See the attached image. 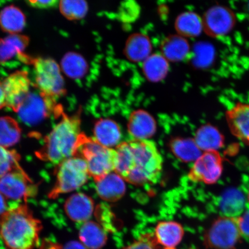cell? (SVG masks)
Returning <instances> with one entry per match:
<instances>
[{
	"mask_svg": "<svg viewBox=\"0 0 249 249\" xmlns=\"http://www.w3.org/2000/svg\"><path fill=\"white\" fill-rule=\"evenodd\" d=\"M116 173L135 185L155 183L163 169V158L154 142L133 139L116 147Z\"/></svg>",
	"mask_w": 249,
	"mask_h": 249,
	"instance_id": "1",
	"label": "cell"
},
{
	"mask_svg": "<svg viewBox=\"0 0 249 249\" xmlns=\"http://www.w3.org/2000/svg\"><path fill=\"white\" fill-rule=\"evenodd\" d=\"M42 225L26 205L8 208L0 217V236L7 249H34Z\"/></svg>",
	"mask_w": 249,
	"mask_h": 249,
	"instance_id": "2",
	"label": "cell"
},
{
	"mask_svg": "<svg viewBox=\"0 0 249 249\" xmlns=\"http://www.w3.org/2000/svg\"><path fill=\"white\" fill-rule=\"evenodd\" d=\"M79 115L68 116L62 113L61 120L45 137L42 147L36 152L40 160L59 165L73 157L81 134Z\"/></svg>",
	"mask_w": 249,
	"mask_h": 249,
	"instance_id": "3",
	"label": "cell"
},
{
	"mask_svg": "<svg viewBox=\"0 0 249 249\" xmlns=\"http://www.w3.org/2000/svg\"><path fill=\"white\" fill-rule=\"evenodd\" d=\"M73 157L86 161L89 176L96 183L116 170L118 160L116 149L106 147L83 133L78 139Z\"/></svg>",
	"mask_w": 249,
	"mask_h": 249,
	"instance_id": "4",
	"label": "cell"
},
{
	"mask_svg": "<svg viewBox=\"0 0 249 249\" xmlns=\"http://www.w3.org/2000/svg\"><path fill=\"white\" fill-rule=\"evenodd\" d=\"M89 177L88 167L83 159H68L59 164L56 182L49 193V198L55 199L61 195L75 191L85 184Z\"/></svg>",
	"mask_w": 249,
	"mask_h": 249,
	"instance_id": "5",
	"label": "cell"
},
{
	"mask_svg": "<svg viewBox=\"0 0 249 249\" xmlns=\"http://www.w3.org/2000/svg\"><path fill=\"white\" fill-rule=\"evenodd\" d=\"M37 88L47 98L53 99L65 93L64 80L58 64L49 58L33 61Z\"/></svg>",
	"mask_w": 249,
	"mask_h": 249,
	"instance_id": "6",
	"label": "cell"
},
{
	"mask_svg": "<svg viewBox=\"0 0 249 249\" xmlns=\"http://www.w3.org/2000/svg\"><path fill=\"white\" fill-rule=\"evenodd\" d=\"M241 236L237 217H219L205 233L204 244L209 249H236Z\"/></svg>",
	"mask_w": 249,
	"mask_h": 249,
	"instance_id": "7",
	"label": "cell"
},
{
	"mask_svg": "<svg viewBox=\"0 0 249 249\" xmlns=\"http://www.w3.org/2000/svg\"><path fill=\"white\" fill-rule=\"evenodd\" d=\"M223 172V159L217 151L204 152L195 161L188 174L193 182L213 185Z\"/></svg>",
	"mask_w": 249,
	"mask_h": 249,
	"instance_id": "8",
	"label": "cell"
},
{
	"mask_svg": "<svg viewBox=\"0 0 249 249\" xmlns=\"http://www.w3.org/2000/svg\"><path fill=\"white\" fill-rule=\"evenodd\" d=\"M37 186L23 169L12 171L0 178V193L5 198L26 200L37 194Z\"/></svg>",
	"mask_w": 249,
	"mask_h": 249,
	"instance_id": "9",
	"label": "cell"
},
{
	"mask_svg": "<svg viewBox=\"0 0 249 249\" xmlns=\"http://www.w3.org/2000/svg\"><path fill=\"white\" fill-rule=\"evenodd\" d=\"M203 30L211 37L227 35L234 27L236 17L231 9L222 5H216L205 12L202 18Z\"/></svg>",
	"mask_w": 249,
	"mask_h": 249,
	"instance_id": "10",
	"label": "cell"
},
{
	"mask_svg": "<svg viewBox=\"0 0 249 249\" xmlns=\"http://www.w3.org/2000/svg\"><path fill=\"white\" fill-rule=\"evenodd\" d=\"M2 86L6 107L17 113L31 92V82L28 73L25 71H16L3 81Z\"/></svg>",
	"mask_w": 249,
	"mask_h": 249,
	"instance_id": "11",
	"label": "cell"
},
{
	"mask_svg": "<svg viewBox=\"0 0 249 249\" xmlns=\"http://www.w3.org/2000/svg\"><path fill=\"white\" fill-rule=\"evenodd\" d=\"M52 99L40 93L37 95L30 92L17 113L25 124L29 125L38 124L49 116Z\"/></svg>",
	"mask_w": 249,
	"mask_h": 249,
	"instance_id": "12",
	"label": "cell"
},
{
	"mask_svg": "<svg viewBox=\"0 0 249 249\" xmlns=\"http://www.w3.org/2000/svg\"><path fill=\"white\" fill-rule=\"evenodd\" d=\"M226 117L232 135L249 145V104L238 103L226 111Z\"/></svg>",
	"mask_w": 249,
	"mask_h": 249,
	"instance_id": "13",
	"label": "cell"
},
{
	"mask_svg": "<svg viewBox=\"0 0 249 249\" xmlns=\"http://www.w3.org/2000/svg\"><path fill=\"white\" fill-rule=\"evenodd\" d=\"M67 216L74 222L85 223L89 222L94 211L92 199L82 193L70 196L64 205Z\"/></svg>",
	"mask_w": 249,
	"mask_h": 249,
	"instance_id": "14",
	"label": "cell"
},
{
	"mask_svg": "<svg viewBox=\"0 0 249 249\" xmlns=\"http://www.w3.org/2000/svg\"><path fill=\"white\" fill-rule=\"evenodd\" d=\"M127 129L133 139L148 140L157 131V123L147 111H134L129 116Z\"/></svg>",
	"mask_w": 249,
	"mask_h": 249,
	"instance_id": "15",
	"label": "cell"
},
{
	"mask_svg": "<svg viewBox=\"0 0 249 249\" xmlns=\"http://www.w3.org/2000/svg\"><path fill=\"white\" fill-rule=\"evenodd\" d=\"M96 183V192L99 197L105 201L116 202L125 194L124 179L116 173L108 174Z\"/></svg>",
	"mask_w": 249,
	"mask_h": 249,
	"instance_id": "16",
	"label": "cell"
},
{
	"mask_svg": "<svg viewBox=\"0 0 249 249\" xmlns=\"http://www.w3.org/2000/svg\"><path fill=\"white\" fill-rule=\"evenodd\" d=\"M184 235V230L179 223L163 221L158 223L155 230V239L158 244L165 248H175Z\"/></svg>",
	"mask_w": 249,
	"mask_h": 249,
	"instance_id": "17",
	"label": "cell"
},
{
	"mask_svg": "<svg viewBox=\"0 0 249 249\" xmlns=\"http://www.w3.org/2000/svg\"><path fill=\"white\" fill-rule=\"evenodd\" d=\"M94 139L106 147L111 148L120 144L121 131L120 127L114 121L101 119L93 127Z\"/></svg>",
	"mask_w": 249,
	"mask_h": 249,
	"instance_id": "18",
	"label": "cell"
},
{
	"mask_svg": "<svg viewBox=\"0 0 249 249\" xmlns=\"http://www.w3.org/2000/svg\"><path fill=\"white\" fill-rule=\"evenodd\" d=\"M79 238L87 249H101L107 244V231L98 223L89 221L84 223L79 231Z\"/></svg>",
	"mask_w": 249,
	"mask_h": 249,
	"instance_id": "19",
	"label": "cell"
},
{
	"mask_svg": "<svg viewBox=\"0 0 249 249\" xmlns=\"http://www.w3.org/2000/svg\"><path fill=\"white\" fill-rule=\"evenodd\" d=\"M152 45L150 40L142 34H135L127 39L124 48V53L129 60L144 62L151 55Z\"/></svg>",
	"mask_w": 249,
	"mask_h": 249,
	"instance_id": "20",
	"label": "cell"
},
{
	"mask_svg": "<svg viewBox=\"0 0 249 249\" xmlns=\"http://www.w3.org/2000/svg\"><path fill=\"white\" fill-rule=\"evenodd\" d=\"M201 151H217L224 145L225 138L216 127L207 124L197 130L194 139Z\"/></svg>",
	"mask_w": 249,
	"mask_h": 249,
	"instance_id": "21",
	"label": "cell"
},
{
	"mask_svg": "<svg viewBox=\"0 0 249 249\" xmlns=\"http://www.w3.org/2000/svg\"><path fill=\"white\" fill-rule=\"evenodd\" d=\"M161 52L168 61L178 62L184 60L189 54L190 46L187 40L182 36L167 37L161 46Z\"/></svg>",
	"mask_w": 249,
	"mask_h": 249,
	"instance_id": "22",
	"label": "cell"
},
{
	"mask_svg": "<svg viewBox=\"0 0 249 249\" xmlns=\"http://www.w3.org/2000/svg\"><path fill=\"white\" fill-rule=\"evenodd\" d=\"M169 144L173 154L183 162L196 161L202 155L194 139L176 138L171 140Z\"/></svg>",
	"mask_w": 249,
	"mask_h": 249,
	"instance_id": "23",
	"label": "cell"
},
{
	"mask_svg": "<svg viewBox=\"0 0 249 249\" xmlns=\"http://www.w3.org/2000/svg\"><path fill=\"white\" fill-rule=\"evenodd\" d=\"M26 25V17L22 11L14 5L8 6L0 12V27L6 33L18 34Z\"/></svg>",
	"mask_w": 249,
	"mask_h": 249,
	"instance_id": "24",
	"label": "cell"
},
{
	"mask_svg": "<svg viewBox=\"0 0 249 249\" xmlns=\"http://www.w3.org/2000/svg\"><path fill=\"white\" fill-rule=\"evenodd\" d=\"M176 29L179 35L184 38H194L200 35L203 30L202 18L195 12H184L177 18Z\"/></svg>",
	"mask_w": 249,
	"mask_h": 249,
	"instance_id": "25",
	"label": "cell"
},
{
	"mask_svg": "<svg viewBox=\"0 0 249 249\" xmlns=\"http://www.w3.org/2000/svg\"><path fill=\"white\" fill-rule=\"evenodd\" d=\"M169 69V62L161 54H151L143 62V72L151 82H160L164 79Z\"/></svg>",
	"mask_w": 249,
	"mask_h": 249,
	"instance_id": "26",
	"label": "cell"
},
{
	"mask_svg": "<svg viewBox=\"0 0 249 249\" xmlns=\"http://www.w3.org/2000/svg\"><path fill=\"white\" fill-rule=\"evenodd\" d=\"M29 42L27 36L12 34L0 39V64L10 60L16 55H20Z\"/></svg>",
	"mask_w": 249,
	"mask_h": 249,
	"instance_id": "27",
	"label": "cell"
},
{
	"mask_svg": "<svg viewBox=\"0 0 249 249\" xmlns=\"http://www.w3.org/2000/svg\"><path fill=\"white\" fill-rule=\"evenodd\" d=\"M21 133L19 124L13 118L0 117V146L7 148L17 144Z\"/></svg>",
	"mask_w": 249,
	"mask_h": 249,
	"instance_id": "28",
	"label": "cell"
},
{
	"mask_svg": "<svg viewBox=\"0 0 249 249\" xmlns=\"http://www.w3.org/2000/svg\"><path fill=\"white\" fill-rule=\"evenodd\" d=\"M245 198L237 189H230L223 195L220 207L225 216L238 217L244 211Z\"/></svg>",
	"mask_w": 249,
	"mask_h": 249,
	"instance_id": "29",
	"label": "cell"
},
{
	"mask_svg": "<svg viewBox=\"0 0 249 249\" xmlns=\"http://www.w3.org/2000/svg\"><path fill=\"white\" fill-rule=\"evenodd\" d=\"M64 73L71 79H80L86 73L87 64L81 56L74 53H69L65 55L61 62Z\"/></svg>",
	"mask_w": 249,
	"mask_h": 249,
	"instance_id": "30",
	"label": "cell"
},
{
	"mask_svg": "<svg viewBox=\"0 0 249 249\" xmlns=\"http://www.w3.org/2000/svg\"><path fill=\"white\" fill-rule=\"evenodd\" d=\"M61 14L70 20H79L85 17L88 5L82 0H63L59 2Z\"/></svg>",
	"mask_w": 249,
	"mask_h": 249,
	"instance_id": "31",
	"label": "cell"
},
{
	"mask_svg": "<svg viewBox=\"0 0 249 249\" xmlns=\"http://www.w3.org/2000/svg\"><path fill=\"white\" fill-rule=\"evenodd\" d=\"M20 160V155L17 151L0 146V178L12 171L23 169Z\"/></svg>",
	"mask_w": 249,
	"mask_h": 249,
	"instance_id": "32",
	"label": "cell"
},
{
	"mask_svg": "<svg viewBox=\"0 0 249 249\" xmlns=\"http://www.w3.org/2000/svg\"><path fill=\"white\" fill-rule=\"evenodd\" d=\"M158 245L154 236L147 234L142 236L139 240L124 249H158Z\"/></svg>",
	"mask_w": 249,
	"mask_h": 249,
	"instance_id": "33",
	"label": "cell"
},
{
	"mask_svg": "<svg viewBox=\"0 0 249 249\" xmlns=\"http://www.w3.org/2000/svg\"><path fill=\"white\" fill-rule=\"evenodd\" d=\"M237 219L242 235L249 238V210L237 217Z\"/></svg>",
	"mask_w": 249,
	"mask_h": 249,
	"instance_id": "34",
	"label": "cell"
},
{
	"mask_svg": "<svg viewBox=\"0 0 249 249\" xmlns=\"http://www.w3.org/2000/svg\"><path fill=\"white\" fill-rule=\"evenodd\" d=\"M59 2L60 1H57V0H46V1L37 0V1H28V3L33 7L42 9L54 7L58 5Z\"/></svg>",
	"mask_w": 249,
	"mask_h": 249,
	"instance_id": "35",
	"label": "cell"
},
{
	"mask_svg": "<svg viewBox=\"0 0 249 249\" xmlns=\"http://www.w3.org/2000/svg\"><path fill=\"white\" fill-rule=\"evenodd\" d=\"M64 249H87L82 243L77 241H71L65 246Z\"/></svg>",
	"mask_w": 249,
	"mask_h": 249,
	"instance_id": "36",
	"label": "cell"
},
{
	"mask_svg": "<svg viewBox=\"0 0 249 249\" xmlns=\"http://www.w3.org/2000/svg\"><path fill=\"white\" fill-rule=\"evenodd\" d=\"M8 210L5 197L0 193V217L2 216Z\"/></svg>",
	"mask_w": 249,
	"mask_h": 249,
	"instance_id": "37",
	"label": "cell"
},
{
	"mask_svg": "<svg viewBox=\"0 0 249 249\" xmlns=\"http://www.w3.org/2000/svg\"><path fill=\"white\" fill-rule=\"evenodd\" d=\"M5 106V97L2 82H0V109Z\"/></svg>",
	"mask_w": 249,
	"mask_h": 249,
	"instance_id": "38",
	"label": "cell"
},
{
	"mask_svg": "<svg viewBox=\"0 0 249 249\" xmlns=\"http://www.w3.org/2000/svg\"><path fill=\"white\" fill-rule=\"evenodd\" d=\"M247 9L248 14L249 15V2H248V4H247Z\"/></svg>",
	"mask_w": 249,
	"mask_h": 249,
	"instance_id": "39",
	"label": "cell"
},
{
	"mask_svg": "<svg viewBox=\"0 0 249 249\" xmlns=\"http://www.w3.org/2000/svg\"><path fill=\"white\" fill-rule=\"evenodd\" d=\"M164 249H176V248H172V249H171V248H164Z\"/></svg>",
	"mask_w": 249,
	"mask_h": 249,
	"instance_id": "40",
	"label": "cell"
},
{
	"mask_svg": "<svg viewBox=\"0 0 249 249\" xmlns=\"http://www.w3.org/2000/svg\"><path fill=\"white\" fill-rule=\"evenodd\" d=\"M248 201L249 202V194H248Z\"/></svg>",
	"mask_w": 249,
	"mask_h": 249,
	"instance_id": "41",
	"label": "cell"
}]
</instances>
